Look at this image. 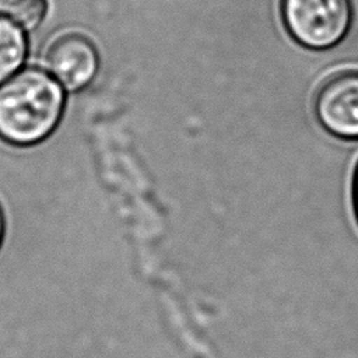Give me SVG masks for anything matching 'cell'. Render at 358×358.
Returning <instances> with one entry per match:
<instances>
[{"instance_id":"2","label":"cell","mask_w":358,"mask_h":358,"mask_svg":"<svg viewBox=\"0 0 358 358\" xmlns=\"http://www.w3.org/2000/svg\"><path fill=\"white\" fill-rule=\"evenodd\" d=\"M288 34L303 48L324 50L347 35L354 11L351 0H281Z\"/></svg>"},{"instance_id":"7","label":"cell","mask_w":358,"mask_h":358,"mask_svg":"<svg viewBox=\"0 0 358 358\" xmlns=\"http://www.w3.org/2000/svg\"><path fill=\"white\" fill-rule=\"evenodd\" d=\"M351 203H352V211L355 215V221L358 224V159L355 162L352 178H351Z\"/></svg>"},{"instance_id":"6","label":"cell","mask_w":358,"mask_h":358,"mask_svg":"<svg viewBox=\"0 0 358 358\" xmlns=\"http://www.w3.org/2000/svg\"><path fill=\"white\" fill-rule=\"evenodd\" d=\"M46 10V0H15L11 6V15L18 25L34 29L43 20Z\"/></svg>"},{"instance_id":"1","label":"cell","mask_w":358,"mask_h":358,"mask_svg":"<svg viewBox=\"0 0 358 358\" xmlns=\"http://www.w3.org/2000/svg\"><path fill=\"white\" fill-rule=\"evenodd\" d=\"M64 92L48 73L27 69L0 87V138L13 145L45 140L60 122Z\"/></svg>"},{"instance_id":"8","label":"cell","mask_w":358,"mask_h":358,"mask_svg":"<svg viewBox=\"0 0 358 358\" xmlns=\"http://www.w3.org/2000/svg\"><path fill=\"white\" fill-rule=\"evenodd\" d=\"M3 235H4V215H3V211L0 207V245L3 241Z\"/></svg>"},{"instance_id":"4","label":"cell","mask_w":358,"mask_h":358,"mask_svg":"<svg viewBox=\"0 0 358 358\" xmlns=\"http://www.w3.org/2000/svg\"><path fill=\"white\" fill-rule=\"evenodd\" d=\"M48 66L64 88L77 91L94 80L99 67V56L95 45L87 36L67 34L50 46Z\"/></svg>"},{"instance_id":"3","label":"cell","mask_w":358,"mask_h":358,"mask_svg":"<svg viewBox=\"0 0 358 358\" xmlns=\"http://www.w3.org/2000/svg\"><path fill=\"white\" fill-rule=\"evenodd\" d=\"M313 113L329 134L358 140V70H343L324 78L313 95Z\"/></svg>"},{"instance_id":"5","label":"cell","mask_w":358,"mask_h":358,"mask_svg":"<svg viewBox=\"0 0 358 358\" xmlns=\"http://www.w3.org/2000/svg\"><path fill=\"white\" fill-rule=\"evenodd\" d=\"M27 55V39L21 25L0 14V83L7 80L22 64Z\"/></svg>"}]
</instances>
